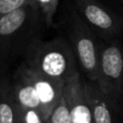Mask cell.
<instances>
[{
    "instance_id": "cell-5",
    "label": "cell",
    "mask_w": 123,
    "mask_h": 123,
    "mask_svg": "<svg viewBox=\"0 0 123 123\" xmlns=\"http://www.w3.org/2000/svg\"><path fill=\"white\" fill-rule=\"evenodd\" d=\"M18 72L25 77L34 86L40 100L43 118L47 122L53 109L63 97L65 82L58 79L47 77L40 72H37L26 65H22L18 69Z\"/></svg>"
},
{
    "instance_id": "cell-13",
    "label": "cell",
    "mask_w": 123,
    "mask_h": 123,
    "mask_svg": "<svg viewBox=\"0 0 123 123\" xmlns=\"http://www.w3.org/2000/svg\"><path fill=\"white\" fill-rule=\"evenodd\" d=\"M18 106V105H17ZM18 123H45L40 112L32 109H24L18 106Z\"/></svg>"
},
{
    "instance_id": "cell-8",
    "label": "cell",
    "mask_w": 123,
    "mask_h": 123,
    "mask_svg": "<svg viewBox=\"0 0 123 123\" xmlns=\"http://www.w3.org/2000/svg\"><path fill=\"white\" fill-rule=\"evenodd\" d=\"M39 12L36 0H28L24 6L0 17V40L6 41L14 38L22 29L28 25L32 15Z\"/></svg>"
},
{
    "instance_id": "cell-11",
    "label": "cell",
    "mask_w": 123,
    "mask_h": 123,
    "mask_svg": "<svg viewBox=\"0 0 123 123\" xmlns=\"http://www.w3.org/2000/svg\"><path fill=\"white\" fill-rule=\"evenodd\" d=\"M39 12L42 14L44 22L49 27L54 25V15L60 6L58 0H36Z\"/></svg>"
},
{
    "instance_id": "cell-2",
    "label": "cell",
    "mask_w": 123,
    "mask_h": 123,
    "mask_svg": "<svg viewBox=\"0 0 123 123\" xmlns=\"http://www.w3.org/2000/svg\"><path fill=\"white\" fill-rule=\"evenodd\" d=\"M69 43L76 55L79 69L87 81L97 82L100 42L98 37L86 25L76 9H71L67 18Z\"/></svg>"
},
{
    "instance_id": "cell-9",
    "label": "cell",
    "mask_w": 123,
    "mask_h": 123,
    "mask_svg": "<svg viewBox=\"0 0 123 123\" xmlns=\"http://www.w3.org/2000/svg\"><path fill=\"white\" fill-rule=\"evenodd\" d=\"M10 89L13 98L21 108L32 109V110H36L42 115L40 100H39V97L37 95L36 91H35L34 86L18 71H17L16 76L14 78V82H13L12 86Z\"/></svg>"
},
{
    "instance_id": "cell-12",
    "label": "cell",
    "mask_w": 123,
    "mask_h": 123,
    "mask_svg": "<svg viewBox=\"0 0 123 123\" xmlns=\"http://www.w3.org/2000/svg\"><path fill=\"white\" fill-rule=\"evenodd\" d=\"M45 123H71L70 113L64 97L61 98Z\"/></svg>"
},
{
    "instance_id": "cell-3",
    "label": "cell",
    "mask_w": 123,
    "mask_h": 123,
    "mask_svg": "<svg viewBox=\"0 0 123 123\" xmlns=\"http://www.w3.org/2000/svg\"><path fill=\"white\" fill-rule=\"evenodd\" d=\"M96 83L120 105L123 97V44L118 39L100 43Z\"/></svg>"
},
{
    "instance_id": "cell-1",
    "label": "cell",
    "mask_w": 123,
    "mask_h": 123,
    "mask_svg": "<svg viewBox=\"0 0 123 123\" xmlns=\"http://www.w3.org/2000/svg\"><path fill=\"white\" fill-rule=\"evenodd\" d=\"M25 65L35 71L65 83L81 74L74 50L70 43L63 38L50 41L34 40L26 51Z\"/></svg>"
},
{
    "instance_id": "cell-6",
    "label": "cell",
    "mask_w": 123,
    "mask_h": 123,
    "mask_svg": "<svg viewBox=\"0 0 123 123\" xmlns=\"http://www.w3.org/2000/svg\"><path fill=\"white\" fill-rule=\"evenodd\" d=\"M63 97L67 104L71 123H93L92 109L81 74L65 83Z\"/></svg>"
},
{
    "instance_id": "cell-15",
    "label": "cell",
    "mask_w": 123,
    "mask_h": 123,
    "mask_svg": "<svg viewBox=\"0 0 123 123\" xmlns=\"http://www.w3.org/2000/svg\"><path fill=\"white\" fill-rule=\"evenodd\" d=\"M121 4H122V8H123V1H122V3H121Z\"/></svg>"
},
{
    "instance_id": "cell-10",
    "label": "cell",
    "mask_w": 123,
    "mask_h": 123,
    "mask_svg": "<svg viewBox=\"0 0 123 123\" xmlns=\"http://www.w3.org/2000/svg\"><path fill=\"white\" fill-rule=\"evenodd\" d=\"M17 106L11 89L0 92V123H18Z\"/></svg>"
},
{
    "instance_id": "cell-7",
    "label": "cell",
    "mask_w": 123,
    "mask_h": 123,
    "mask_svg": "<svg viewBox=\"0 0 123 123\" xmlns=\"http://www.w3.org/2000/svg\"><path fill=\"white\" fill-rule=\"evenodd\" d=\"M85 90L91 104L93 123H118L117 111L119 105L105 93L96 82L86 80Z\"/></svg>"
},
{
    "instance_id": "cell-14",
    "label": "cell",
    "mask_w": 123,
    "mask_h": 123,
    "mask_svg": "<svg viewBox=\"0 0 123 123\" xmlns=\"http://www.w3.org/2000/svg\"><path fill=\"white\" fill-rule=\"evenodd\" d=\"M28 0H0V17L27 4Z\"/></svg>"
},
{
    "instance_id": "cell-4",
    "label": "cell",
    "mask_w": 123,
    "mask_h": 123,
    "mask_svg": "<svg viewBox=\"0 0 123 123\" xmlns=\"http://www.w3.org/2000/svg\"><path fill=\"white\" fill-rule=\"evenodd\" d=\"M74 9L103 42L117 40L123 34V16L96 0H77Z\"/></svg>"
}]
</instances>
